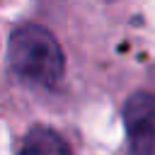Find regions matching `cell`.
<instances>
[{
  "label": "cell",
  "instance_id": "6da1fadb",
  "mask_svg": "<svg viewBox=\"0 0 155 155\" xmlns=\"http://www.w3.org/2000/svg\"><path fill=\"white\" fill-rule=\"evenodd\" d=\"M7 61L19 80L39 87H56L65 73V56L58 39L46 27L31 22L12 31Z\"/></svg>",
  "mask_w": 155,
  "mask_h": 155
},
{
  "label": "cell",
  "instance_id": "7a4b0ae2",
  "mask_svg": "<svg viewBox=\"0 0 155 155\" xmlns=\"http://www.w3.org/2000/svg\"><path fill=\"white\" fill-rule=\"evenodd\" d=\"M131 155H155V94L133 92L121 109Z\"/></svg>",
  "mask_w": 155,
  "mask_h": 155
},
{
  "label": "cell",
  "instance_id": "3957f363",
  "mask_svg": "<svg viewBox=\"0 0 155 155\" xmlns=\"http://www.w3.org/2000/svg\"><path fill=\"white\" fill-rule=\"evenodd\" d=\"M17 155H73V148L58 131L48 126H34L22 138Z\"/></svg>",
  "mask_w": 155,
  "mask_h": 155
}]
</instances>
